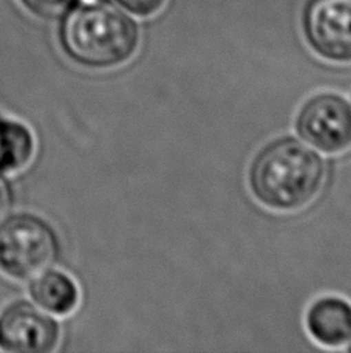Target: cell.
Here are the masks:
<instances>
[{"label": "cell", "mask_w": 351, "mask_h": 353, "mask_svg": "<svg viewBox=\"0 0 351 353\" xmlns=\"http://www.w3.org/2000/svg\"><path fill=\"white\" fill-rule=\"evenodd\" d=\"M125 10L134 12L136 16L147 17L152 16L155 12L161 10V6L164 5V0H118Z\"/></svg>", "instance_id": "cell-11"}, {"label": "cell", "mask_w": 351, "mask_h": 353, "mask_svg": "<svg viewBox=\"0 0 351 353\" xmlns=\"http://www.w3.org/2000/svg\"><path fill=\"white\" fill-rule=\"evenodd\" d=\"M31 296L50 314L65 316L79 304V288L70 276L58 270H47L33 279Z\"/></svg>", "instance_id": "cell-8"}, {"label": "cell", "mask_w": 351, "mask_h": 353, "mask_svg": "<svg viewBox=\"0 0 351 353\" xmlns=\"http://www.w3.org/2000/svg\"><path fill=\"white\" fill-rule=\"evenodd\" d=\"M300 138L323 154H341L351 148V105L337 93H317L299 110Z\"/></svg>", "instance_id": "cell-4"}, {"label": "cell", "mask_w": 351, "mask_h": 353, "mask_svg": "<svg viewBox=\"0 0 351 353\" xmlns=\"http://www.w3.org/2000/svg\"><path fill=\"white\" fill-rule=\"evenodd\" d=\"M310 47L322 59L351 62V0H311L304 16Z\"/></svg>", "instance_id": "cell-5"}, {"label": "cell", "mask_w": 351, "mask_h": 353, "mask_svg": "<svg viewBox=\"0 0 351 353\" xmlns=\"http://www.w3.org/2000/svg\"><path fill=\"white\" fill-rule=\"evenodd\" d=\"M61 327L50 313L30 302H17L0 316V349L12 353H47L56 349Z\"/></svg>", "instance_id": "cell-6"}, {"label": "cell", "mask_w": 351, "mask_h": 353, "mask_svg": "<svg viewBox=\"0 0 351 353\" xmlns=\"http://www.w3.org/2000/svg\"><path fill=\"white\" fill-rule=\"evenodd\" d=\"M87 2H95V0H87Z\"/></svg>", "instance_id": "cell-13"}, {"label": "cell", "mask_w": 351, "mask_h": 353, "mask_svg": "<svg viewBox=\"0 0 351 353\" xmlns=\"http://www.w3.org/2000/svg\"><path fill=\"white\" fill-rule=\"evenodd\" d=\"M25 6L34 14L45 17V19H56L62 14H65L72 0H22Z\"/></svg>", "instance_id": "cell-10"}, {"label": "cell", "mask_w": 351, "mask_h": 353, "mask_svg": "<svg viewBox=\"0 0 351 353\" xmlns=\"http://www.w3.org/2000/svg\"><path fill=\"white\" fill-rule=\"evenodd\" d=\"M348 349H350V350H351V345H350V347H348Z\"/></svg>", "instance_id": "cell-14"}, {"label": "cell", "mask_w": 351, "mask_h": 353, "mask_svg": "<svg viewBox=\"0 0 351 353\" xmlns=\"http://www.w3.org/2000/svg\"><path fill=\"white\" fill-rule=\"evenodd\" d=\"M305 325L317 344L343 347L351 343V304L341 296H322L306 310Z\"/></svg>", "instance_id": "cell-7"}, {"label": "cell", "mask_w": 351, "mask_h": 353, "mask_svg": "<svg viewBox=\"0 0 351 353\" xmlns=\"http://www.w3.org/2000/svg\"><path fill=\"white\" fill-rule=\"evenodd\" d=\"M12 206V194L6 181L0 176V223L10 217Z\"/></svg>", "instance_id": "cell-12"}, {"label": "cell", "mask_w": 351, "mask_h": 353, "mask_svg": "<svg viewBox=\"0 0 351 353\" xmlns=\"http://www.w3.org/2000/svg\"><path fill=\"white\" fill-rule=\"evenodd\" d=\"M59 237L45 220L14 216L0 223V270L19 281H33L59 259Z\"/></svg>", "instance_id": "cell-3"}, {"label": "cell", "mask_w": 351, "mask_h": 353, "mask_svg": "<svg viewBox=\"0 0 351 353\" xmlns=\"http://www.w3.org/2000/svg\"><path fill=\"white\" fill-rule=\"evenodd\" d=\"M61 46L78 65L107 70L134 58L140 30L134 19L114 6L89 3L65 16Z\"/></svg>", "instance_id": "cell-2"}, {"label": "cell", "mask_w": 351, "mask_h": 353, "mask_svg": "<svg viewBox=\"0 0 351 353\" xmlns=\"http://www.w3.org/2000/svg\"><path fill=\"white\" fill-rule=\"evenodd\" d=\"M327 165L308 144L294 137L268 143L249 168V188L263 206L274 211H297L321 194Z\"/></svg>", "instance_id": "cell-1"}, {"label": "cell", "mask_w": 351, "mask_h": 353, "mask_svg": "<svg viewBox=\"0 0 351 353\" xmlns=\"http://www.w3.org/2000/svg\"><path fill=\"white\" fill-rule=\"evenodd\" d=\"M34 154L33 134L21 123L0 119V174L21 171Z\"/></svg>", "instance_id": "cell-9"}]
</instances>
